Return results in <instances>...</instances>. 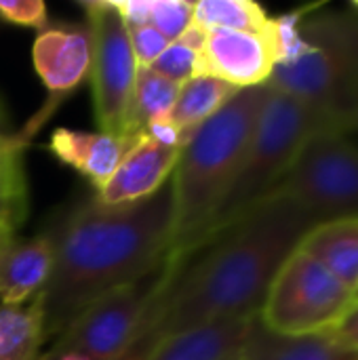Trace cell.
<instances>
[{
  "label": "cell",
  "mask_w": 358,
  "mask_h": 360,
  "mask_svg": "<svg viewBox=\"0 0 358 360\" xmlns=\"http://www.w3.org/2000/svg\"><path fill=\"white\" fill-rule=\"evenodd\" d=\"M357 291L300 247L279 268L260 321L279 335H333L354 310Z\"/></svg>",
  "instance_id": "obj_6"
},
{
  "label": "cell",
  "mask_w": 358,
  "mask_h": 360,
  "mask_svg": "<svg viewBox=\"0 0 358 360\" xmlns=\"http://www.w3.org/2000/svg\"><path fill=\"white\" fill-rule=\"evenodd\" d=\"M344 346L352 348L354 352H358V308L352 310V314L342 323V327L333 333Z\"/></svg>",
  "instance_id": "obj_30"
},
{
  "label": "cell",
  "mask_w": 358,
  "mask_h": 360,
  "mask_svg": "<svg viewBox=\"0 0 358 360\" xmlns=\"http://www.w3.org/2000/svg\"><path fill=\"white\" fill-rule=\"evenodd\" d=\"M0 21L42 32L49 27V11L42 0H0Z\"/></svg>",
  "instance_id": "obj_26"
},
{
  "label": "cell",
  "mask_w": 358,
  "mask_h": 360,
  "mask_svg": "<svg viewBox=\"0 0 358 360\" xmlns=\"http://www.w3.org/2000/svg\"><path fill=\"white\" fill-rule=\"evenodd\" d=\"M238 91L241 89H236L219 78L196 76L179 86V95L169 114V120L190 139Z\"/></svg>",
  "instance_id": "obj_19"
},
{
  "label": "cell",
  "mask_w": 358,
  "mask_h": 360,
  "mask_svg": "<svg viewBox=\"0 0 358 360\" xmlns=\"http://www.w3.org/2000/svg\"><path fill=\"white\" fill-rule=\"evenodd\" d=\"M192 23L209 30L268 32L270 15L253 0H200L194 2Z\"/></svg>",
  "instance_id": "obj_22"
},
{
  "label": "cell",
  "mask_w": 358,
  "mask_h": 360,
  "mask_svg": "<svg viewBox=\"0 0 358 360\" xmlns=\"http://www.w3.org/2000/svg\"><path fill=\"white\" fill-rule=\"evenodd\" d=\"M32 63L49 91V105L30 120L27 135H34L46 116L70 97L89 76L93 63V38L87 23H63L44 27L32 44Z\"/></svg>",
  "instance_id": "obj_10"
},
{
  "label": "cell",
  "mask_w": 358,
  "mask_h": 360,
  "mask_svg": "<svg viewBox=\"0 0 358 360\" xmlns=\"http://www.w3.org/2000/svg\"><path fill=\"white\" fill-rule=\"evenodd\" d=\"M127 30H129V40H131V49H133L137 65L152 68L154 61L169 46V40L158 30H154L150 23L148 25H127Z\"/></svg>",
  "instance_id": "obj_27"
},
{
  "label": "cell",
  "mask_w": 358,
  "mask_h": 360,
  "mask_svg": "<svg viewBox=\"0 0 358 360\" xmlns=\"http://www.w3.org/2000/svg\"><path fill=\"white\" fill-rule=\"evenodd\" d=\"M38 360H55V359H53V356H51L49 352H44V354H40V359H38Z\"/></svg>",
  "instance_id": "obj_33"
},
{
  "label": "cell",
  "mask_w": 358,
  "mask_h": 360,
  "mask_svg": "<svg viewBox=\"0 0 358 360\" xmlns=\"http://www.w3.org/2000/svg\"><path fill=\"white\" fill-rule=\"evenodd\" d=\"M300 249L358 291V217L314 224L302 238Z\"/></svg>",
  "instance_id": "obj_17"
},
{
  "label": "cell",
  "mask_w": 358,
  "mask_h": 360,
  "mask_svg": "<svg viewBox=\"0 0 358 360\" xmlns=\"http://www.w3.org/2000/svg\"><path fill=\"white\" fill-rule=\"evenodd\" d=\"M184 262L186 259H171V262L167 259V264H169V278L162 285L160 293L156 295V300H154V304H152V308L148 312V319H146L139 335L135 338V342L120 356H116L114 360H150V356L154 354V350L158 348V344L165 340V335L160 331V319L165 314V304H167L169 287H171V283H173V278H175V274H177V270L181 268Z\"/></svg>",
  "instance_id": "obj_24"
},
{
  "label": "cell",
  "mask_w": 358,
  "mask_h": 360,
  "mask_svg": "<svg viewBox=\"0 0 358 360\" xmlns=\"http://www.w3.org/2000/svg\"><path fill=\"white\" fill-rule=\"evenodd\" d=\"M55 360H91L87 359V356H82V354H76V352H65V354H61V356H53Z\"/></svg>",
  "instance_id": "obj_32"
},
{
  "label": "cell",
  "mask_w": 358,
  "mask_h": 360,
  "mask_svg": "<svg viewBox=\"0 0 358 360\" xmlns=\"http://www.w3.org/2000/svg\"><path fill=\"white\" fill-rule=\"evenodd\" d=\"M127 25H148L150 23V0H120L112 2Z\"/></svg>",
  "instance_id": "obj_29"
},
{
  "label": "cell",
  "mask_w": 358,
  "mask_h": 360,
  "mask_svg": "<svg viewBox=\"0 0 358 360\" xmlns=\"http://www.w3.org/2000/svg\"><path fill=\"white\" fill-rule=\"evenodd\" d=\"M312 11L302 23L306 53L274 65L268 86L302 101L346 135L358 129V15Z\"/></svg>",
  "instance_id": "obj_4"
},
{
  "label": "cell",
  "mask_w": 358,
  "mask_h": 360,
  "mask_svg": "<svg viewBox=\"0 0 358 360\" xmlns=\"http://www.w3.org/2000/svg\"><path fill=\"white\" fill-rule=\"evenodd\" d=\"M314 224L295 205L274 196L264 198L230 232L211 243L207 255L181 264L167 293L162 335L260 314L279 268Z\"/></svg>",
  "instance_id": "obj_2"
},
{
  "label": "cell",
  "mask_w": 358,
  "mask_h": 360,
  "mask_svg": "<svg viewBox=\"0 0 358 360\" xmlns=\"http://www.w3.org/2000/svg\"><path fill=\"white\" fill-rule=\"evenodd\" d=\"M268 196L295 205L317 224L358 217V146L342 133L314 135Z\"/></svg>",
  "instance_id": "obj_7"
},
{
  "label": "cell",
  "mask_w": 358,
  "mask_h": 360,
  "mask_svg": "<svg viewBox=\"0 0 358 360\" xmlns=\"http://www.w3.org/2000/svg\"><path fill=\"white\" fill-rule=\"evenodd\" d=\"M167 278L169 264L137 283L110 291L57 335L59 340L49 354L61 356L65 352H76L91 360H114L120 356L139 335Z\"/></svg>",
  "instance_id": "obj_9"
},
{
  "label": "cell",
  "mask_w": 358,
  "mask_h": 360,
  "mask_svg": "<svg viewBox=\"0 0 358 360\" xmlns=\"http://www.w3.org/2000/svg\"><path fill=\"white\" fill-rule=\"evenodd\" d=\"M80 6L93 38L91 91L99 133L137 139L131 129V112L139 65L127 23L110 0H87Z\"/></svg>",
  "instance_id": "obj_8"
},
{
  "label": "cell",
  "mask_w": 358,
  "mask_h": 360,
  "mask_svg": "<svg viewBox=\"0 0 358 360\" xmlns=\"http://www.w3.org/2000/svg\"><path fill=\"white\" fill-rule=\"evenodd\" d=\"M179 86L181 84L165 78L152 68H139L135 93H133V112H131V129L135 137H139L150 122L169 118L177 101Z\"/></svg>",
  "instance_id": "obj_21"
},
{
  "label": "cell",
  "mask_w": 358,
  "mask_h": 360,
  "mask_svg": "<svg viewBox=\"0 0 358 360\" xmlns=\"http://www.w3.org/2000/svg\"><path fill=\"white\" fill-rule=\"evenodd\" d=\"M53 243L46 232L17 240L0 255V306H25L49 283Z\"/></svg>",
  "instance_id": "obj_14"
},
{
  "label": "cell",
  "mask_w": 358,
  "mask_h": 360,
  "mask_svg": "<svg viewBox=\"0 0 358 360\" xmlns=\"http://www.w3.org/2000/svg\"><path fill=\"white\" fill-rule=\"evenodd\" d=\"M241 360H358V352L344 346L335 335L291 338L266 329L253 316L241 348Z\"/></svg>",
  "instance_id": "obj_15"
},
{
  "label": "cell",
  "mask_w": 358,
  "mask_h": 360,
  "mask_svg": "<svg viewBox=\"0 0 358 360\" xmlns=\"http://www.w3.org/2000/svg\"><path fill=\"white\" fill-rule=\"evenodd\" d=\"M205 36L207 32L192 23L177 40L169 42L162 55L154 61L152 70L177 84L200 76V53Z\"/></svg>",
  "instance_id": "obj_23"
},
{
  "label": "cell",
  "mask_w": 358,
  "mask_h": 360,
  "mask_svg": "<svg viewBox=\"0 0 358 360\" xmlns=\"http://www.w3.org/2000/svg\"><path fill=\"white\" fill-rule=\"evenodd\" d=\"M268 93V84L241 89L188 139L171 175L173 236L167 259H192L200 251L249 150Z\"/></svg>",
  "instance_id": "obj_3"
},
{
  "label": "cell",
  "mask_w": 358,
  "mask_h": 360,
  "mask_svg": "<svg viewBox=\"0 0 358 360\" xmlns=\"http://www.w3.org/2000/svg\"><path fill=\"white\" fill-rule=\"evenodd\" d=\"M137 139L61 127L51 133L49 150L57 160L91 181L95 190H101Z\"/></svg>",
  "instance_id": "obj_13"
},
{
  "label": "cell",
  "mask_w": 358,
  "mask_h": 360,
  "mask_svg": "<svg viewBox=\"0 0 358 360\" xmlns=\"http://www.w3.org/2000/svg\"><path fill=\"white\" fill-rule=\"evenodd\" d=\"M251 319L209 323L165 338L150 360H232L243 348Z\"/></svg>",
  "instance_id": "obj_16"
},
{
  "label": "cell",
  "mask_w": 358,
  "mask_h": 360,
  "mask_svg": "<svg viewBox=\"0 0 358 360\" xmlns=\"http://www.w3.org/2000/svg\"><path fill=\"white\" fill-rule=\"evenodd\" d=\"M146 137H150L152 141L165 146V148H175V150H184L186 143H188V137L169 120V118H160V120H154L150 122L143 133Z\"/></svg>",
  "instance_id": "obj_28"
},
{
  "label": "cell",
  "mask_w": 358,
  "mask_h": 360,
  "mask_svg": "<svg viewBox=\"0 0 358 360\" xmlns=\"http://www.w3.org/2000/svg\"><path fill=\"white\" fill-rule=\"evenodd\" d=\"M32 137L25 131H11L8 112L0 95V221L21 230L27 209V179L23 154Z\"/></svg>",
  "instance_id": "obj_18"
},
{
  "label": "cell",
  "mask_w": 358,
  "mask_h": 360,
  "mask_svg": "<svg viewBox=\"0 0 358 360\" xmlns=\"http://www.w3.org/2000/svg\"><path fill=\"white\" fill-rule=\"evenodd\" d=\"M19 230L17 228H13V226H8V224H4V221H0V255L13 245V243H17L19 240Z\"/></svg>",
  "instance_id": "obj_31"
},
{
  "label": "cell",
  "mask_w": 358,
  "mask_h": 360,
  "mask_svg": "<svg viewBox=\"0 0 358 360\" xmlns=\"http://www.w3.org/2000/svg\"><path fill=\"white\" fill-rule=\"evenodd\" d=\"M53 270L40 293L44 338L59 335L91 304L158 272L173 236L171 179L152 196L131 205L95 198L72 207L46 230Z\"/></svg>",
  "instance_id": "obj_1"
},
{
  "label": "cell",
  "mask_w": 358,
  "mask_h": 360,
  "mask_svg": "<svg viewBox=\"0 0 358 360\" xmlns=\"http://www.w3.org/2000/svg\"><path fill=\"white\" fill-rule=\"evenodd\" d=\"M44 340L40 295L25 306H0V360H38Z\"/></svg>",
  "instance_id": "obj_20"
},
{
  "label": "cell",
  "mask_w": 358,
  "mask_h": 360,
  "mask_svg": "<svg viewBox=\"0 0 358 360\" xmlns=\"http://www.w3.org/2000/svg\"><path fill=\"white\" fill-rule=\"evenodd\" d=\"M354 308H358V291H357V297H354Z\"/></svg>",
  "instance_id": "obj_34"
},
{
  "label": "cell",
  "mask_w": 358,
  "mask_h": 360,
  "mask_svg": "<svg viewBox=\"0 0 358 360\" xmlns=\"http://www.w3.org/2000/svg\"><path fill=\"white\" fill-rule=\"evenodd\" d=\"M319 133L335 131L302 101L270 89L243 165L203 236L200 251L249 215L279 186L302 148Z\"/></svg>",
  "instance_id": "obj_5"
},
{
  "label": "cell",
  "mask_w": 358,
  "mask_h": 360,
  "mask_svg": "<svg viewBox=\"0 0 358 360\" xmlns=\"http://www.w3.org/2000/svg\"><path fill=\"white\" fill-rule=\"evenodd\" d=\"M276 65L268 32L209 30L200 53V76L219 78L236 89L268 84Z\"/></svg>",
  "instance_id": "obj_11"
},
{
  "label": "cell",
  "mask_w": 358,
  "mask_h": 360,
  "mask_svg": "<svg viewBox=\"0 0 358 360\" xmlns=\"http://www.w3.org/2000/svg\"><path fill=\"white\" fill-rule=\"evenodd\" d=\"M181 150L165 148L141 135L120 160L108 184L97 190L95 200L101 205H131L156 194L173 175Z\"/></svg>",
  "instance_id": "obj_12"
},
{
  "label": "cell",
  "mask_w": 358,
  "mask_h": 360,
  "mask_svg": "<svg viewBox=\"0 0 358 360\" xmlns=\"http://www.w3.org/2000/svg\"><path fill=\"white\" fill-rule=\"evenodd\" d=\"M194 19V2L188 0H150V25L169 42L177 40Z\"/></svg>",
  "instance_id": "obj_25"
}]
</instances>
